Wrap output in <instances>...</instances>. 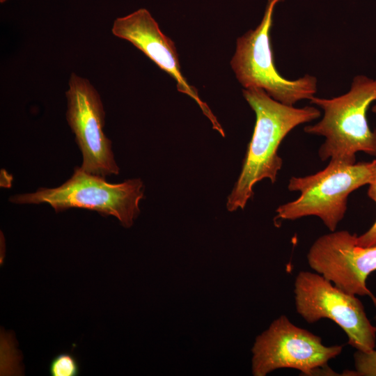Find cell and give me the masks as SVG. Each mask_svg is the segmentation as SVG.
<instances>
[{
    "instance_id": "cell-12",
    "label": "cell",
    "mask_w": 376,
    "mask_h": 376,
    "mask_svg": "<svg viewBox=\"0 0 376 376\" xmlns=\"http://www.w3.org/2000/svg\"><path fill=\"white\" fill-rule=\"evenodd\" d=\"M51 376H77L79 372L76 358L69 353H61L51 361L49 368Z\"/></svg>"
},
{
    "instance_id": "cell-11",
    "label": "cell",
    "mask_w": 376,
    "mask_h": 376,
    "mask_svg": "<svg viewBox=\"0 0 376 376\" xmlns=\"http://www.w3.org/2000/svg\"><path fill=\"white\" fill-rule=\"evenodd\" d=\"M353 359L354 370H346L342 375L376 376V345L370 352L356 350Z\"/></svg>"
},
{
    "instance_id": "cell-16",
    "label": "cell",
    "mask_w": 376,
    "mask_h": 376,
    "mask_svg": "<svg viewBox=\"0 0 376 376\" xmlns=\"http://www.w3.org/2000/svg\"><path fill=\"white\" fill-rule=\"evenodd\" d=\"M374 320L376 321V315H375V318H374Z\"/></svg>"
},
{
    "instance_id": "cell-15",
    "label": "cell",
    "mask_w": 376,
    "mask_h": 376,
    "mask_svg": "<svg viewBox=\"0 0 376 376\" xmlns=\"http://www.w3.org/2000/svg\"><path fill=\"white\" fill-rule=\"evenodd\" d=\"M6 1H7V0H0V2L1 3H4Z\"/></svg>"
},
{
    "instance_id": "cell-9",
    "label": "cell",
    "mask_w": 376,
    "mask_h": 376,
    "mask_svg": "<svg viewBox=\"0 0 376 376\" xmlns=\"http://www.w3.org/2000/svg\"><path fill=\"white\" fill-rule=\"evenodd\" d=\"M356 233L334 230L317 238L307 256L309 267L342 290L369 297L376 307V297L366 280L376 271V246H361Z\"/></svg>"
},
{
    "instance_id": "cell-4",
    "label": "cell",
    "mask_w": 376,
    "mask_h": 376,
    "mask_svg": "<svg viewBox=\"0 0 376 376\" xmlns=\"http://www.w3.org/2000/svg\"><path fill=\"white\" fill-rule=\"evenodd\" d=\"M375 164L376 159L354 164L330 159L322 171L306 176L292 177L288 189L299 191L300 195L278 207L274 222L315 216L329 231L336 230L345 214L348 196L369 184Z\"/></svg>"
},
{
    "instance_id": "cell-5",
    "label": "cell",
    "mask_w": 376,
    "mask_h": 376,
    "mask_svg": "<svg viewBox=\"0 0 376 376\" xmlns=\"http://www.w3.org/2000/svg\"><path fill=\"white\" fill-rule=\"evenodd\" d=\"M343 345L327 346L313 333L294 324L283 315L258 335L252 347L254 376H265L281 368H292L304 375H339L328 366Z\"/></svg>"
},
{
    "instance_id": "cell-8",
    "label": "cell",
    "mask_w": 376,
    "mask_h": 376,
    "mask_svg": "<svg viewBox=\"0 0 376 376\" xmlns=\"http://www.w3.org/2000/svg\"><path fill=\"white\" fill-rule=\"evenodd\" d=\"M68 86L66 118L82 154L81 169L104 178L118 175L111 142L103 130L105 113L98 93L87 79L75 73Z\"/></svg>"
},
{
    "instance_id": "cell-3",
    "label": "cell",
    "mask_w": 376,
    "mask_h": 376,
    "mask_svg": "<svg viewBox=\"0 0 376 376\" xmlns=\"http://www.w3.org/2000/svg\"><path fill=\"white\" fill-rule=\"evenodd\" d=\"M143 197L144 185L140 178L109 183L76 166L71 178L61 186L14 195L9 201L19 205L47 203L56 212L84 208L104 217H115L125 228H130L140 213L139 205Z\"/></svg>"
},
{
    "instance_id": "cell-2",
    "label": "cell",
    "mask_w": 376,
    "mask_h": 376,
    "mask_svg": "<svg viewBox=\"0 0 376 376\" xmlns=\"http://www.w3.org/2000/svg\"><path fill=\"white\" fill-rule=\"evenodd\" d=\"M309 100L324 111L321 120L304 128L306 133L325 137L318 150L322 161L354 164L358 152L376 157V132L370 129L366 118L370 104L376 100V79L357 75L347 93L329 99L313 96Z\"/></svg>"
},
{
    "instance_id": "cell-10",
    "label": "cell",
    "mask_w": 376,
    "mask_h": 376,
    "mask_svg": "<svg viewBox=\"0 0 376 376\" xmlns=\"http://www.w3.org/2000/svg\"><path fill=\"white\" fill-rule=\"evenodd\" d=\"M111 31L115 36L132 43L171 76L176 81L178 91L191 97L210 119L212 127L225 136L224 130L209 107L201 100L197 90L183 77L174 42L161 31L148 10L140 8L128 15L117 18L113 22Z\"/></svg>"
},
{
    "instance_id": "cell-7",
    "label": "cell",
    "mask_w": 376,
    "mask_h": 376,
    "mask_svg": "<svg viewBox=\"0 0 376 376\" xmlns=\"http://www.w3.org/2000/svg\"><path fill=\"white\" fill-rule=\"evenodd\" d=\"M297 313L308 324L321 319L334 321L345 333L356 350L370 352L376 345V326L368 319L356 296L334 285L322 275L300 271L294 282Z\"/></svg>"
},
{
    "instance_id": "cell-13",
    "label": "cell",
    "mask_w": 376,
    "mask_h": 376,
    "mask_svg": "<svg viewBox=\"0 0 376 376\" xmlns=\"http://www.w3.org/2000/svg\"><path fill=\"white\" fill-rule=\"evenodd\" d=\"M368 196L376 203V164L370 182L368 184ZM357 243L365 247L376 246V220L364 233L357 237Z\"/></svg>"
},
{
    "instance_id": "cell-1",
    "label": "cell",
    "mask_w": 376,
    "mask_h": 376,
    "mask_svg": "<svg viewBox=\"0 0 376 376\" xmlns=\"http://www.w3.org/2000/svg\"><path fill=\"white\" fill-rule=\"evenodd\" d=\"M242 93L254 111L256 120L240 174L227 198L229 212L245 207L258 182L265 178L272 183L276 182L283 165L278 154L281 141L295 127L318 118L321 114L315 107L296 108L282 104L260 88H244Z\"/></svg>"
},
{
    "instance_id": "cell-6",
    "label": "cell",
    "mask_w": 376,
    "mask_h": 376,
    "mask_svg": "<svg viewBox=\"0 0 376 376\" xmlns=\"http://www.w3.org/2000/svg\"><path fill=\"white\" fill-rule=\"evenodd\" d=\"M281 1L267 0L260 24L237 38L230 65L244 88H263L274 100L293 106L299 100H310L315 95L317 79L305 75L296 80H288L274 66L269 31L274 7Z\"/></svg>"
},
{
    "instance_id": "cell-14",
    "label": "cell",
    "mask_w": 376,
    "mask_h": 376,
    "mask_svg": "<svg viewBox=\"0 0 376 376\" xmlns=\"http://www.w3.org/2000/svg\"><path fill=\"white\" fill-rule=\"evenodd\" d=\"M372 111H373L374 113H376V104L373 107ZM375 131L376 132V127H375Z\"/></svg>"
}]
</instances>
